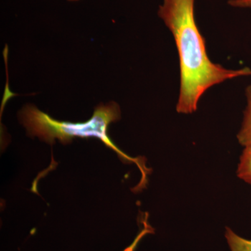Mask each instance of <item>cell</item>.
Returning a JSON list of instances; mask_svg holds the SVG:
<instances>
[{"label":"cell","instance_id":"obj_6","mask_svg":"<svg viewBox=\"0 0 251 251\" xmlns=\"http://www.w3.org/2000/svg\"><path fill=\"white\" fill-rule=\"evenodd\" d=\"M227 3L232 7L251 9V0H229Z\"/></svg>","mask_w":251,"mask_h":251},{"label":"cell","instance_id":"obj_1","mask_svg":"<svg viewBox=\"0 0 251 251\" xmlns=\"http://www.w3.org/2000/svg\"><path fill=\"white\" fill-rule=\"evenodd\" d=\"M194 6L195 0H163L158 11L174 36L179 52L181 82L176 109L178 113L186 115L197 110L200 99L210 87L251 75L249 68L230 70L211 62L196 24Z\"/></svg>","mask_w":251,"mask_h":251},{"label":"cell","instance_id":"obj_2","mask_svg":"<svg viewBox=\"0 0 251 251\" xmlns=\"http://www.w3.org/2000/svg\"><path fill=\"white\" fill-rule=\"evenodd\" d=\"M120 107L115 102L100 105L96 108L94 116L85 123L73 124L55 121L43 113L34 105H27L21 112L23 123L31 134L50 139L52 137L65 138L76 135L81 137H98L110 145L106 135L110 122L120 118Z\"/></svg>","mask_w":251,"mask_h":251},{"label":"cell","instance_id":"obj_5","mask_svg":"<svg viewBox=\"0 0 251 251\" xmlns=\"http://www.w3.org/2000/svg\"><path fill=\"white\" fill-rule=\"evenodd\" d=\"M226 237L231 251H251V240L240 237L229 227H226Z\"/></svg>","mask_w":251,"mask_h":251},{"label":"cell","instance_id":"obj_8","mask_svg":"<svg viewBox=\"0 0 251 251\" xmlns=\"http://www.w3.org/2000/svg\"><path fill=\"white\" fill-rule=\"evenodd\" d=\"M68 1H79V0H68Z\"/></svg>","mask_w":251,"mask_h":251},{"label":"cell","instance_id":"obj_3","mask_svg":"<svg viewBox=\"0 0 251 251\" xmlns=\"http://www.w3.org/2000/svg\"><path fill=\"white\" fill-rule=\"evenodd\" d=\"M247 106L244 112L242 126L237 134V139L242 146H251V85L246 90Z\"/></svg>","mask_w":251,"mask_h":251},{"label":"cell","instance_id":"obj_7","mask_svg":"<svg viewBox=\"0 0 251 251\" xmlns=\"http://www.w3.org/2000/svg\"><path fill=\"white\" fill-rule=\"evenodd\" d=\"M134 246H133V247H132L131 248H130V249H128V250H126V251H133V248H134Z\"/></svg>","mask_w":251,"mask_h":251},{"label":"cell","instance_id":"obj_4","mask_svg":"<svg viewBox=\"0 0 251 251\" xmlns=\"http://www.w3.org/2000/svg\"><path fill=\"white\" fill-rule=\"evenodd\" d=\"M237 173L239 179L251 186V146L244 148L239 158Z\"/></svg>","mask_w":251,"mask_h":251}]
</instances>
